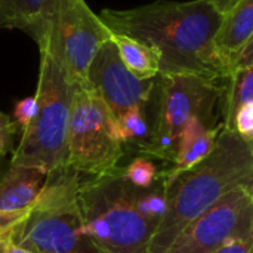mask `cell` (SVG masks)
<instances>
[{"label":"cell","mask_w":253,"mask_h":253,"mask_svg":"<svg viewBox=\"0 0 253 253\" xmlns=\"http://www.w3.org/2000/svg\"><path fill=\"white\" fill-rule=\"evenodd\" d=\"M125 178L138 188H148L159 179L157 168L147 157L135 159L127 168L123 169Z\"/></svg>","instance_id":"cell-18"},{"label":"cell","mask_w":253,"mask_h":253,"mask_svg":"<svg viewBox=\"0 0 253 253\" xmlns=\"http://www.w3.org/2000/svg\"><path fill=\"white\" fill-rule=\"evenodd\" d=\"M47 173L37 168L13 166L0 182V212L28 209L46 182Z\"/></svg>","instance_id":"cell-13"},{"label":"cell","mask_w":253,"mask_h":253,"mask_svg":"<svg viewBox=\"0 0 253 253\" xmlns=\"http://www.w3.org/2000/svg\"><path fill=\"white\" fill-rule=\"evenodd\" d=\"M55 0H0V28L30 36L39 50L46 44Z\"/></svg>","instance_id":"cell-12"},{"label":"cell","mask_w":253,"mask_h":253,"mask_svg":"<svg viewBox=\"0 0 253 253\" xmlns=\"http://www.w3.org/2000/svg\"><path fill=\"white\" fill-rule=\"evenodd\" d=\"M156 80L157 105L148 142L139 151L175 162L179 135L191 119L208 127L219 125L216 107L222 102L225 80L197 74H159Z\"/></svg>","instance_id":"cell-6"},{"label":"cell","mask_w":253,"mask_h":253,"mask_svg":"<svg viewBox=\"0 0 253 253\" xmlns=\"http://www.w3.org/2000/svg\"><path fill=\"white\" fill-rule=\"evenodd\" d=\"M113 37L86 0H55L46 44L76 86H84L98 49Z\"/></svg>","instance_id":"cell-8"},{"label":"cell","mask_w":253,"mask_h":253,"mask_svg":"<svg viewBox=\"0 0 253 253\" xmlns=\"http://www.w3.org/2000/svg\"><path fill=\"white\" fill-rule=\"evenodd\" d=\"M221 13L209 0H159L133 9H104L99 15L113 34L151 46L160 59V74H197L225 80L213 52V34Z\"/></svg>","instance_id":"cell-1"},{"label":"cell","mask_w":253,"mask_h":253,"mask_svg":"<svg viewBox=\"0 0 253 253\" xmlns=\"http://www.w3.org/2000/svg\"><path fill=\"white\" fill-rule=\"evenodd\" d=\"M3 253H34V252H31V251H28V249H24V248H19V246H16V245H13V243L10 242V243H7V245L4 246Z\"/></svg>","instance_id":"cell-24"},{"label":"cell","mask_w":253,"mask_h":253,"mask_svg":"<svg viewBox=\"0 0 253 253\" xmlns=\"http://www.w3.org/2000/svg\"><path fill=\"white\" fill-rule=\"evenodd\" d=\"M147 108L148 105L135 107L114 117V130L123 147L127 144H135L139 150L148 142L151 126L148 122Z\"/></svg>","instance_id":"cell-17"},{"label":"cell","mask_w":253,"mask_h":253,"mask_svg":"<svg viewBox=\"0 0 253 253\" xmlns=\"http://www.w3.org/2000/svg\"><path fill=\"white\" fill-rule=\"evenodd\" d=\"M253 40V0H242L236 7L221 16L213 34V52L225 77L233 71V64L245 46Z\"/></svg>","instance_id":"cell-11"},{"label":"cell","mask_w":253,"mask_h":253,"mask_svg":"<svg viewBox=\"0 0 253 253\" xmlns=\"http://www.w3.org/2000/svg\"><path fill=\"white\" fill-rule=\"evenodd\" d=\"M248 104H253V67L236 70L225 79L222 96L224 126H227L233 116Z\"/></svg>","instance_id":"cell-16"},{"label":"cell","mask_w":253,"mask_h":253,"mask_svg":"<svg viewBox=\"0 0 253 253\" xmlns=\"http://www.w3.org/2000/svg\"><path fill=\"white\" fill-rule=\"evenodd\" d=\"M166 212L148 253H166L178 236L230 191L253 188V147L234 130L222 127L213 151L179 173L166 172Z\"/></svg>","instance_id":"cell-2"},{"label":"cell","mask_w":253,"mask_h":253,"mask_svg":"<svg viewBox=\"0 0 253 253\" xmlns=\"http://www.w3.org/2000/svg\"><path fill=\"white\" fill-rule=\"evenodd\" d=\"M113 40L122 62L135 77L153 80L160 74V59L151 46L123 34H113Z\"/></svg>","instance_id":"cell-15"},{"label":"cell","mask_w":253,"mask_h":253,"mask_svg":"<svg viewBox=\"0 0 253 253\" xmlns=\"http://www.w3.org/2000/svg\"><path fill=\"white\" fill-rule=\"evenodd\" d=\"M16 133V123L0 110V157L13 148V138Z\"/></svg>","instance_id":"cell-21"},{"label":"cell","mask_w":253,"mask_h":253,"mask_svg":"<svg viewBox=\"0 0 253 253\" xmlns=\"http://www.w3.org/2000/svg\"><path fill=\"white\" fill-rule=\"evenodd\" d=\"M156 79L139 80L135 77L122 62L111 37L95 53L87 68L84 87L98 95L111 114L117 117L126 110L150 105Z\"/></svg>","instance_id":"cell-10"},{"label":"cell","mask_w":253,"mask_h":253,"mask_svg":"<svg viewBox=\"0 0 253 253\" xmlns=\"http://www.w3.org/2000/svg\"><path fill=\"white\" fill-rule=\"evenodd\" d=\"M242 0H209V3L215 7L216 12H219L221 15L230 12L233 7H236Z\"/></svg>","instance_id":"cell-23"},{"label":"cell","mask_w":253,"mask_h":253,"mask_svg":"<svg viewBox=\"0 0 253 253\" xmlns=\"http://www.w3.org/2000/svg\"><path fill=\"white\" fill-rule=\"evenodd\" d=\"M233 239H253V188L225 194L194 219L166 253H211Z\"/></svg>","instance_id":"cell-9"},{"label":"cell","mask_w":253,"mask_h":253,"mask_svg":"<svg viewBox=\"0 0 253 253\" xmlns=\"http://www.w3.org/2000/svg\"><path fill=\"white\" fill-rule=\"evenodd\" d=\"M133 193L135 185L122 168L98 176L80 175L79 211L86 234L101 253H148L159 222L136 211Z\"/></svg>","instance_id":"cell-3"},{"label":"cell","mask_w":253,"mask_h":253,"mask_svg":"<svg viewBox=\"0 0 253 253\" xmlns=\"http://www.w3.org/2000/svg\"><path fill=\"white\" fill-rule=\"evenodd\" d=\"M79 184L80 175L68 166L49 173L12 243L34 253H101L83 227Z\"/></svg>","instance_id":"cell-5"},{"label":"cell","mask_w":253,"mask_h":253,"mask_svg":"<svg viewBox=\"0 0 253 253\" xmlns=\"http://www.w3.org/2000/svg\"><path fill=\"white\" fill-rule=\"evenodd\" d=\"M6 246V245H4ZM4 246H0V253H3V249H4Z\"/></svg>","instance_id":"cell-25"},{"label":"cell","mask_w":253,"mask_h":253,"mask_svg":"<svg viewBox=\"0 0 253 253\" xmlns=\"http://www.w3.org/2000/svg\"><path fill=\"white\" fill-rule=\"evenodd\" d=\"M36 108H37V102L34 96H27L21 101H18L15 104V110H13V122L22 127V130L30 125V122L33 120L34 114H36Z\"/></svg>","instance_id":"cell-20"},{"label":"cell","mask_w":253,"mask_h":253,"mask_svg":"<svg viewBox=\"0 0 253 253\" xmlns=\"http://www.w3.org/2000/svg\"><path fill=\"white\" fill-rule=\"evenodd\" d=\"M39 52L37 108L24 129L12 165L37 168L49 175L67 166V129L76 84L49 50Z\"/></svg>","instance_id":"cell-4"},{"label":"cell","mask_w":253,"mask_h":253,"mask_svg":"<svg viewBox=\"0 0 253 253\" xmlns=\"http://www.w3.org/2000/svg\"><path fill=\"white\" fill-rule=\"evenodd\" d=\"M123 153L111 111L92 90L76 86L67 129V166L82 176H98L117 169Z\"/></svg>","instance_id":"cell-7"},{"label":"cell","mask_w":253,"mask_h":253,"mask_svg":"<svg viewBox=\"0 0 253 253\" xmlns=\"http://www.w3.org/2000/svg\"><path fill=\"white\" fill-rule=\"evenodd\" d=\"M253 239H233L211 253H252Z\"/></svg>","instance_id":"cell-22"},{"label":"cell","mask_w":253,"mask_h":253,"mask_svg":"<svg viewBox=\"0 0 253 253\" xmlns=\"http://www.w3.org/2000/svg\"><path fill=\"white\" fill-rule=\"evenodd\" d=\"M224 123L215 127H208L202 120L191 119L179 135L178 151L170 173H179L206 159L215 148L216 138L222 130Z\"/></svg>","instance_id":"cell-14"},{"label":"cell","mask_w":253,"mask_h":253,"mask_svg":"<svg viewBox=\"0 0 253 253\" xmlns=\"http://www.w3.org/2000/svg\"><path fill=\"white\" fill-rule=\"evenodd\" d=\"M30 208L15 212H0V246H4L12 242L16 228L27 218Z\"/></svg>","instance_id":"cell-19"}]
</instances>
